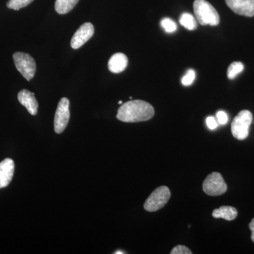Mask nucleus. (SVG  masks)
Here are the masks:
<instances>
[{
	"instance_id": "f257e3e1",
	"label": "nucleus",
	"mask_w": 254,
	"mask_h": 254,
	"mask_svg": "<svg viewBox=\"0 0 254 254\" xmlns=\"http://www.w3.org/2000/svg\"><path fill=\"white\" fill-rule=\"evenodd\" d=\"M155 115L153 107L141 100H131L122 105L117 118L124 123H139L148 121Z\"/></svg>"
},
{
	"instance_id": "423d86ee",
	"label": "nucleus",
	"mask_w": 254,
	"mask_h": 254,
	"mask_svg": "<svg viewBox=\"0 0 254 254\" xmlns=\"http://www.w3.org/2000/svg\"><path fill=\"white\" fill-rule=\"evenodd\" d=\"M203 190L206 194L218 196L227 191V186L221 174L214 172L205 178L203 183Z\"/></svg>"
},
{
	"instance_id": "20e7f679",
	"label": "nucleus",
	"mask_w": 254,
	"mask_h": 254,
	"mask_svg": "<svg viewBox=\"0 0 254 254\" xmlns=\"http://www.w3.org/2000/svg\"><path fill=\"white\" fill-rule=\"evenodd\" d=\"M15 66L16 69L27 81H31L34 77L36 71V62L27 53L17 52L13 55Z\"/></svg>"
},
{
	"instance_id": "b1692460",
	"label": "nucleus",
	"mask_w": 254,
	"mask_h": 254,
	"mask_svg": "<svg viewBox=\"0 0 254 254\" xmlns=\"http://www.w3.org/2000/svg\"><path fill=\"white\" fill-rule=\"evenodd\" d=\"M115 254H125V252H121L120 251H118V252H115Z\"/></svg>"
},
{
	"instance_id": "dca6fc26",
	"label": "nucleus",
	"mask_w": 254,
	"mask_h": 254,
	"mask_svg": "<svg viewBox=\"0 0 254 254\" xmlns=\"http://www.w3.org/2000/svg\"><path fill=\"white\" fill-rule=\"evenodd\" d=\"M244 68H245V66L242 63L234 62L230 65L227 69V77L230 80L235 79L238 74L243 71Z\"/></svg>"
},
{
	"instance_id": "5701e85b",
	"label": "nucleus",
	"mask_w": 254,
	"mask_h": 254,
	"mask_svg": "<svg viewBox=\"0 0 254 254\" xmlns=\"http://www.w3.org/2000/svg\"><path fill=\"white\" fill-rule=\"evenodd\" d=\"M250 228L251 231H252V240L254 243V218L250 223Z\"/></svg>"
},
{
	"instance_id": "f3484780",
	"label": "nucleus",
	"mask_w": 254,
	"mask_h": 254,
	"mask_svg": "<svg viewBox=\"0 0 254 254\" xmlns=\"http://www.w3.org/2000/svg\"><path fill=\"white\" fill-rule=\"evenodd\" d=\"M34 0H9L6 3V6L9 9L16 10L18 11L21 8L26 7L28 5L33 2Z\"/></svg>"
},
{
	"instance_id": "f03ea898",
	"label": "nucleus",
	"mask_w": 254,
	"mask_h": 254,
	"mask_svg": "<svg viewBox=\"0 0 254 254\" xmlns=\"http://www.w3.org/2000/svg\"><path fill=\"white\" fill-rule=\"evenodd\" d=\"M193 11L197 21L202 26H218L220 16L216 9L206 0H195Z\"/></svg>"
},
{
	"instance_id": "4468645a",
	"label": "nucleus",
	"mask_w": 254,
	"mask_h": 254,
	"mask_svg": "<svg viewBox=\"0 0 254 254\" xmlns=\"http://www.w3.org/2000/svg\"><path fill=\"white\" fill-rule=\"evenodd\" d=\"M79 0H56L55 8L60 14H65L75 7Z\"/></svg>"
},
{
	"instance_id": "9d476101",
	"label": "nucleus",
	"mask_w": 254,
	"mask_h": 254,
	"mask_svg": "<svg viewBox=\"0 0 254 254\" xmlns=\"http://www.w3.org/2000/svg\"><path fill=\"white\" fill-rule=\"evenodd\" d=\"M14 163L11 159H4L0 163V189L9 185L14 176Z\"/></svg>"
},
{
	"instance_id": "0eeeda50",
	"label": "nucleus",
	"mask_w": 254,
	"mask_h": 254,
	"mask_svg": "<svg viewBox=\"0 0 254 254\" xmlns=\"http://www.w3.org/2000/svg\"><path fill=\"white\" fill-rule=\"evenodd\" d=\"M69 118V100L66 98H63L60 100L55 113L54 127L57 133H61L64 131Z\"/></svg>"
},
{
	"instance_id": "39448f33",
	"label": "nucleus",
	"mask_w": 254,
	"mask_h": 254,
	"mask_svg": "<svg viewBox=\"0 0 254 254\" xmlns=\"http://www.w3.org/2000/svg\"><path fill=\"white\" fill-rule=\"evenodd\" d=\"M171 196L168 187H158L152 192L144 203V208L148 212H155L163 208Z\"/></svg>"
},
{
	"instance_id": "aec40b11",
	"label": "nucleus",
	"mask_w": 254,
	"mask_h": 254,
	"mask_svg": "<svg viewBox=\"0 0 254 254\" xmlns=\"http://www.w3.org/2000/svg\"><path fill=\"white\" fill-rule=\"evenodd\" d=\"M171 254H191L192 252L190 249L183 245H178L175 247L170 252Z\"/></svg>"
},
{
	"instance_id": "f8f14e48",
	"label": "nucleus",
	"mask_w": 254,
	"mask_h": 254,
	"mask_svg": "<svg viewBox=\"0 0 254 254\" xmlns=\"http://www.w3.org/2000/svg\"><path fill=\"white\" fill-rule=\"evenodd\" d=\"M128 65V58L121 53H116L110 58L108 68L112 73H119L125 71Z\"/></svg>"
},
{
	"instance_id": "ddd939ff",
	"label": "nucleus",
	"mask_w": 254,
	"mask_h": 254,
	"mask_svg": "<svg viewBox=\"0 0 254 254\" xmlns=\"http://www.w3.org/2000/svg\"><path fill=\"white\" fill-rule=\"evenodd\" d=\"M237 210L232 206H221L218 209H215L213 211V217L215 218H222L228 221L235 220L237 216Z\"/></svg>"
},
{
	"instance_id": "6e6552de",
	"label": "nucleus",
	"mask_w": 254,
	"mask_h": 254,
	"mask_svg": "<svg viewBox=\"0 0 254 254\" xmlns=\"http://www.w3.org/2000/svg\"><path fill=\"white\" fill-rule=\"evenodd\" d=\"M94 34V26L91 23H85L80 26L71 38V46L73 49H78L91 39Z\"/></svg>"
},
{
	"instance_id": "412c9836",
	"label": "nucleus",
	"mask_w": 254,
	"mask_h": 254,
	"mask_svg": "<svg viewBox=\"0 0 254 254\" xmlns=\"http://www.w3.org/2000/svg\"><path fill=\"white\" fill-rule=\"evenodd\" d=\"M217 120H218V123L221 125H226L228 122V116L226 113L224 111H219L216 114Z\"/></svg>"
},
{
	"instance_id": "9b49d317",
	"label": "nucleus",
	"mask_w": 254,
	"mask_h": 254,
	"mask_svg": "<svg viewBox=\"0 0 254 254\" xmlns=\"http://www.w3.org/2000/svg\"><path fill=\"white\" fill-rule=\"evenodd\" d=\"M18 100L21 105L27 109L31 115H36L38 113V103L35 98L34 93L28 90L23 89L18 93Z\"/></svg>"
},
{
	"instance_id": "393cba45",
	"label": "nucleus",
	"mask_w": 254,
	"mask_h": 254,
	"mask_svg": "<svg viewBox=\"0 0 254 254\" xmlns=\"http://www.w3.org/2000/svg\"><path fill=\"white\" fill-rule=\"evenodd\" d=\"M118 103L120 105L123 104V101H122V100H120V101H119Z\"/></svg>"
},
{
	"instance_id": "7ed1b4c3",
	"label": "nucleus",
	"mask_w": 254,
	"mask_h": 254,
	"mask_svg": "<svg viewBox=\"0 0 254 254\" xmlns=\"http://www.w3.org/2000/svg\"><path fill=\"white\" fill-rule=\"evenodd\" d=\"M253 120L252 114L249 110H242L232 121V135L238 140H245L249 136L250 127Z\"/></svg>"
},
{
	"instance_id": "4be33fe9",
	"label": "nucleus",
	"mask_w": 254,
	"mask_h": 254,
	"mask_svg": "<svg viewBox=\"0 0 254 254\" xmlns=\"http://www.w3.org/2000/svg\"><path fill=\"white\" fill-rule=\"evenodd\" d=\"M206 124L208 128L211 130L216 128L218 125V122L215 120V118H213V117H208V118L206 119Z\"/></svg>"
},
{
	"instance_id": "2eb2a0df",
	"label": "nucleus",
	"mask_w": 254,
	"mask_h": 254,
	"mask_svg": "<svg viewBox=\"0 0 254 254\" xmlns=\"http://www.w3.org/2000/svg\"><path fill=\"white\" fill-rule=\"evenodd\" d=\"M180 23L189 31H193L197 28L196 20L190 13H183L180 16Z\"/></svg>"
},
{
	"instance_id": "6ab92c4d",
	"label": "nucleus",
	"mask_w": 254,
	"mask_h": 254,
	"mask_svg": "<svg viewBox=\"0 0 254 254\" xmlns=\"http://www.w3.org/2000/svg\"><path fill=\"white\" fill-rule=\"evenodd\" d=\"M195 72L193 69H189L186 74L182 78V83L183 86H190L194 81Z\"/></svg>"
},
{
	"instance_id": "a211bd4d",
	"label": "nucleus",
	"mask_w": 254,
	"mask_h": 254,
	"mask_svg": "<svg viewBox=\"0 0 254 254\" xmlns=\"http://www.w3.org/2000/svg\"><path fill=\"white\" fill-rule=\"evenodd\" d=\"M162 28L168 33H173L177 31L176 23L170 18H164L160 22Z\"/></svg>"
},
{
	"instance_id": "1a4fd4ad",
	"label": "nucleus",
	"mask_w": 254,
	"mask_h": 254,
	"mask_svg": "<svg viewBox=\"0 0 254 254\" xmlns=\"http://www.w3.org/2000/svg\"><path fill=\"white\" fill-rule=\"evenodd\" d=\"M225 2L235 14L247 17L254 16V0H225Z\"/></svg>"
}]
</instances>
